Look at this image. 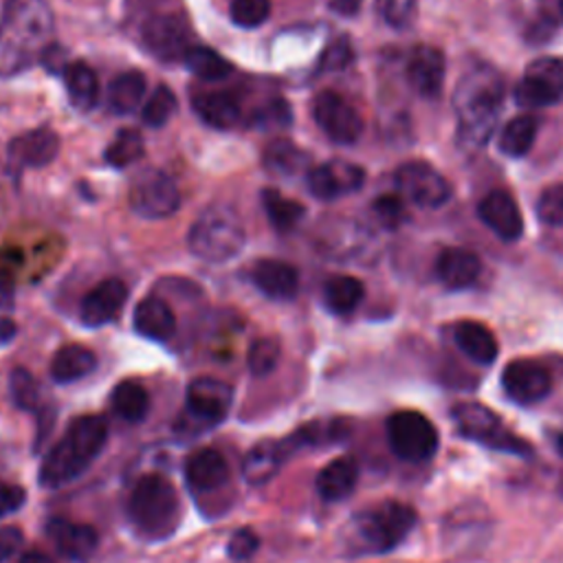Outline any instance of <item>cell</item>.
<instances>
[{
	"instance_id": "obj_31",
	"label": "cell",
	"mask_w": 563,
	"mask_h": 563,
	"mask_svg": "<svg viewBox=\"0 0 563 563\" xmlns=\"http://www.w3.org/2000/svg\"><path fill=\"white\" fill-rule=\"evenodd\" d=\"M366 298L364 282L353 275H335L324 285V302L335 315H351Z\"/></svg>"
},
{
	"instance_id": "obj_36",
	"label": "cell",
	"mask_w": 563,
	"mask_h": 563,
	"mask_svg": "<svg viewBox=\"0 0 563 563\" xmlns=\"http://www.w3.org/2000/svg\"><path fill=\"white\" fill-rule=\"evenodd\" d=\"M262 205H264V211H266L271 225L277 231H291L294 227H298V222L307 214L305 205H300L298 200H291L287 196H282L275 189L262 192Z\"/></svg>"
},
{
	"instance_id": "obj_47",
	"label": "cell",
	"mask_w": 563,
	"mask_h": 563,
	"mask_svg": "<svg viewBox=\"0 0 563 563\" xmlns=\"http://www.w3.org/2000/svg\"><path fill=\"white\" fill-rule=\"evenodd\" d=\"M257 545H260L257 535L251 528H242L231 535V539L227 543V554L233 561H246L257 552Z\"/></svg>"
},
{
	"instance_id": "obj_52",
	"label": "cell",
	"mask_w": 563,
	"mask_h": 563,
	"mask_svg": "<svg viewBox=\"0 0 563 563\" xmlns=\"http://www.w3.org/2000/svg\"><path fill=\"white\" fill-rule=\"evenodd\" d=\"M361 3H364V0H331V10L340 16L351 19V16H357Z\"/></svg>"
},
{
	"instance_id": "obj_20",
	"label": "cell",
	"mask_w": 563,
	"mask_h": 563,
	"mask_svg": "<svg viewBox=\"0 0 563 563\" xmlns=\"http://www.w3.org/2000/svg\"><path fill=\"white\" fill-rule=\"evenodd\" d=\"M407 80L421 97H438L445 84V56L436 47L418 45L407 62Z\"/></svg>"
},
{
	"instance_id": "obj_54",
	"label": "cell",
	"mask_w": 563,
	"mask_h": 563,
	"mask_svg": "<svg viewBox=\"0 0 563 563\" xmlns=\"http://www.w3.org/2000/svg\"><path fill=\"white\" fill-rule=\"evenodd\" d=\"M19 563H54V559H49L47 554H43V552H38V550H32V552L23 554Z\"/></svg>"
},
{
	"instance_id": "obj_10",
	"label": "cell",
	"mask_w": 563,
	"mask_h": 563,
	"mask_svg": "<svg viewBox=\"0 0 563 563\" xmlns=\"http://www.w3.org/2000/svg\"><path fill=\"white\" fill-rule=\"evenodd\" d=\"M397 187L418 207L438 209L453 196L451 183L425 161H407L397 170Z\"/></svg>"
},
{
	"instance_id": "obj_22",
	"label": "cell",
	"mask_w": 563,
	"mask_h": 563,
	"mask_svg": "<svg viewBox=\"0 0 563 563\" xmlns=\"http://www.w3.org/2000/svg\"><path fill=\"white\" fill-rule=\"evenodd\" d=\"M253 285L271 300H291L300 287V273L296 266L282 260H260L255 262L253 271Z\"/></svg>"
},
{
	"instance_id": "obj_28",
	"label": "cell",
	"mask_w": 563,
	"mask_h": 563,
	"mask_svg": "<svg viewBox=\"0 0 563 563\" xmlns=\"http://www.w3.org/2000/svg\"><path fill=\"white\" fill-rule=\"evenodd\" d=\"M196 115L216 130H229L238 126L242 111L231 93H203L194 97Z\"/></svg>"
},
{
	"instance_id": "obj_29",
	"label": "cell",
	"mask_w": 563,
	"mask_h": 563,
	"mask_svg": "<svg viewBox=\"0 0 563 563\" xmlns=\"http://www.w3.org/2000/svg\"><path fill=\"white\" fill-rule=\"evenodd\" d=\"M97 368V357L93 351L80 344H69L60 348L51 361V377L56 383L69 386L89 377Z\"/></svg>"
},
{
	"instance_id": "obj_15",
	"label": "cell",
	"mask_w": 563,
	"mask_h": 563,
	"mask_svg": "<svg viewBox=\"0 0 563 563\" xmlns=\"http://www.w3.org/2000/svg\"><path fill=\"white\" fill-rule=\"evenodd\" d=\"M561 78V67L554 60L535 62L515 89L517 104L526 108H543L556 104L563 93Z\"/></svg>"
},
{
	"instance_id": "obj_43",
	"label": "cell",
	"mask_w": 563,
	"mask_h": 563,
	"mask_svg": "<svg viewBox=\"0 0 563 563\" xmlns=\"http://www.w3.org/2000/svg\"><path fill=\"white\" fill-rule=\"evenodd\" d=\"M279 361V344L271 337H262V340H255L249 348V355H246V364H249V370L251 375L255 377H266L275 370Z\"/></svg>"
},
{
	"instance_id": "obj_42",
	"label": "cell",
	"mask_w": 563,
	"mask_h": 563,
	"mask_svg": "<svg viewBox=\"0 0 563 563\" xmlns=\"http://www.w3.org/2000/svg\"><path fill=\"white\" fill-rule=\"evenodd\" d=\"M229 14L238 27L255 30L268 21L271 0H231Z\"/></svg>"
},
{
	"instance_id": "obj_21",
	"label": "cell",
	"mask_w": 563,
	"mask_h": 563,
	"mask_svg": "<svg viewBox=\"0 0 563 563\" xmlns=\"http://www.w3.org/2000/svg\"><path fill=\"white\" fill-rule=\"evenodd\" d=\"M229 475L227 458L211 447L194 451L185 462V480L194 493L218 491L229 482Z\"/></svg>"
},
{
	"instance_id": "obj_40",
	"label": "cell",
	"mask_w": 563,
	"mask_h": 563,
	"mask_svg": "<svg viewBox=\"0 0 563 563\" xmlns=\"http://www.w3.org/2000/svg\"><path fill=\"white\" fill-rule=\"evenodd\" d=\"M10 392H12V401L16 407L27 410V412H38L43 405V394H41V386L36 381V377L25 370V368H16L12 372L10 379Z\"/></svg>"
},
{
	"instance_id": "obj_5",
	"label": "cell",
	"mask_w": 563,
	"mask_h": 563,
	"mask_svg": "<svg viewBox=\"0 0 563 563\" xmlns=\"http://www.w3.org/2000/svg\"><path fill=\"white\" fill-rule=\"evenodd\" d=\"M244 225L238 211L229 205L207 207L189 229V251L211 264L235 257L244 246Z\"/></svg>"
},
{
	"instance_id": "obj_12",
	"label": "cell",
	"mask_w": 563,
	"mask_h": 563,
	"mask_svg": "<svg viewBox=\"0 0 563 563\" xmlns=\"http://www.w3.org/2000/svg\"><path fill=\"white\" fill-rule=\"evenodd\" d=\"M313 117L322 133L342 146L355 143L364 133L359 111L335 91H324L313 102Z\"/></svg>"
},
{
	"instance_id": "obj_49",
	"label": "cell",
	"mask_w": 563,
	"mask_h": 563,
	"mask_svg": "<svg viewBox=\"0 0 563 563\" xmlns=\"http://www.w3.org/2000/svg\"><path fill=\"white\" fill-rule=\"evenodd\" d=\"M351 60H353V49H351L348 41H337L322 56V69L324 71H340L344 67H348Z\"/></svg>"
},
{
	"instance_id": "obj_45",
	"label": "cell",
	"mask_w": 563,
	"mask_h": 563,
	"mask_svg": "<svg viewBox=\"0 0 563 563\" xmlns=\"http://www.w3.org/2000/svg\"><path fill=\"white\" fill-rule=\"evenodd\" d=\"M414 8L416 0H381L383 21L394 30H403L412 21Z\"/></svg>"
},
{
	"instance_id": "obj_53",
	"label": "cell",
	"mask_w": 563,
	"mask_h": 563,
	"mask_svg": "<svg viewBox=\"0 0 563 563\" xmlns=\"http://www.w3.org/2000/svg\"><path fill=\"white\" fill-rule=\"evenodd\" d=\"M16 333H19L16 322L10 320V318L0 315V346H8V344L16 337Z\"/></svg>"
},
{
	"instance_id": "obj_44",
	"label": "cell",
	"mask_w": 563,
	"mask_h": 563,
	"mask_svg": "<svg viewBox=\"0 0 563 563\" xmlns=\"http://www.w3.org/2000/svg\"><path fill=\"white\" fill-rule=\"evenodd\" d=\"M537 216L545 225H563V185H552L541 192L537 203Z\"/></svg>"
},
{
	"instance_id": "obj_4",
	"label": "cell",
	"mask_w": 563,
	"mask_h": 563,
	"mask_svg": "<svg viewBox=\"0 0 563 563\" xmlns=\"http://www.w3.org/2000/svg\"><path fill=\"white\" fill-rule=\"evenodd\" d=\"M416 510L410 504L386 499L359 515L346 528L351 554H386L399 548L416 526Z\"/></svg>"
},
{
	"instance_id": "obj_50",
	"label": "cell",
	"mask_w": 563,
	"mask_h": 563,
	"mask_svg": "<svg viewBox=\"0 0 563 563\" xmlns=\"http://www.w3.org/2000/svg\"><path fill=\"white\" fill-rule=\"evenodd\" d=\"M375 214L379 216V220L388 227H397L403 220V203L397 196H381L375 203Z\"/></svg>"
},
{
	"instance_id": "obj_24",
	"label": "cell",
	"mask_w": 563,
	"mask_h": 563,
	"mask_svg": "<svg viewBox=\"0 0 563 563\" xmlns=\"http://www.w3.org/2000/svg\"><path fill=\"white\" fill-rule=\"evenodd\" d=\"M60 152V139L49 128H38L27 135L16 137L10 143V154L16 165L23 168H45Z\"/></svg>"
},
{
	"instance_id": "obj_38",
	"label": "cell",
	"mask_w": 563,
	"mask_h": 563,
	"mask_svg": "<svg viewBox=\"0 0 563 563\" xmlns=\"http://www.w3.org/2000/svg\"><path fill=\"white\" fill-rule=\"evenodd\" d=\"M143 154H146V141H143L141 133H137L135 128H124L113 139V143L106 148L104 159L111 168L124 170V168L137 163Z\"/></svg>"
},
{
	"instance_id": "obj_27",
	"label": "cell",
	"mask_w": 563,
	"mask_h": 563,
	"mask_svg": "<svg viewBox=\"0 0 563 563\" xmlns=\"http://www.w3.org/2000/svg\"><path fill=\"white\" fill-rule=\"evenodd\" d=\"M456 346L475 364L491 366L497 359V340L495 335L480 322H460L456 326Z\"/></svg>"
},
{
	"instance_id": "obj_55",
	"label": "cell",
	"mask_w": 563,
	"mask_h": 563,
	"mask_svg": "<svg viewBox=\"0 0 563 563\" xmlns=\"http://www.w3.org/2000/svg\"><path fill=\"white\" fill-rule=\"evenodd\" d=\"M0 307H12V287L8 282H0Z\"/></svg>"
},
{
	"instance_id": "obj_18",
	"label": "cell",
	"mask_w": 563,
	"mask_h": 563,
	"mask_svg": "<svg viewBox=\"0 0 563 563\" xmlns=\"http://www.w3.org/2000/svg\"><path fill=\"white\" fill-rule=\"evenodd\" d=\"M480 220L502 240L513 242L524 233V218L515 198L504 189H493L478 205Z\"/></svg>"
},
{
	"instance_id": "obj_33",
	"label": "cell",
	"mask_w": 563,
	"mask_h": 563,
	"mask_svg": "<svg viewBox=\"0 0 563 563\" xmlns=\"http://www.w3.org/2000/svg\"><path fill=\"white\" fill-rule=\"evenodd\" d=\"M537 130H539L537 117H532V115L515 117L499 133V139H497L499 152L506 157H513V159L528 154L537 139Z\"/></svg>"
},
{
	"instance_id": "obj_25",
	"label": "cell",
	"mask_w": 563,
	"mask_h": 563,
	"mask_svg": "<svg viewBox=\"0 0 563 563\" xmlns=\"http://www.w3.org/2000/svg\"><path fill=\"white\" fill-rule=\"evenodd\" d=\"M359 482V464L355 458H337L329 462L318 475V493L326 502H342L346 499Z\"/></svg>"
},
{
	"instance_id": "obj_19",
	"label": "cell",
	"mask_w": 563,
	"mask_h": 563,
	"mask_svg": "<svg viewBox=\"0 0 563 563\" xmlns=\"http://www.w3.org/2000/svg\"><path fill=\"white\" fill-rule=\"evenodd\" d=\"M47 535L58 548L60 554H65L71 561H87L93 556V552L100 545V535L89 524H78L65 517H54L47 524Z\"/></svg>"
},
{
	"instance_id": "obj_39",
	"label": "cell",
	"mask_w": 563,
	"mask_h": 563,
	"mask_svg": "<svg viewBox=\"0 0 563 563\" xmlns=\"http://www.w3.org/2000/svg\"><path fill=\"white\" fill-rule=\"evenodd\" d=\"M264 163L268 170L277 172V174H296L305 163H307V157L305 152L294 146L291 141L287 139H277L273 141L268 148H266V154H264Z\"/></svg>"
},
{
	"instance_id": "obj_35",
	"label": "cell",
	"mask_w": 563,
	"mask_h": 563,
	"mask_svg": "<svg viewBox=\"0 0 563 563\" xmlns=\"http://www.w3.org/2000/svg\"><path fill=\"white\" fill-rule=\"evenodd\" d=\"M113 410L126 423H141L150 412V397L143 386L122 381L113 392Z\"/></svg>"
},
{
	"instance_id": "obj_2",
	"label": "cell",
	"mask_w": 563,
	"mask_h": 563,
	"mask_svg": "<svg viewBox=\"0 0 563 563\" xmlns=\"http://www.w3.org/2000/svg\"><path fill=\"white\" fill-rule=\"evenodd\" d=\"M504 102V82L491 67H473L456 89L458 141L462 148H482L497 124Z\"/></svg>"
},
{
	"instance_id": "obj_11",
	"label": "cell",
	"mask_w": 563,
	"mask_h": 563,
	"mask_svg": "<svg viewBox=\"0 0 563 563\" xmlns=\"http://www.w3.org/2000/svg\"><path fill=\"white\" fill-rule=\"evenodd\" d=\"M141 38L146 49L163 62L183 60L185 54L194 47L187 21L174 12L150 16L141 27Z\"/></svg>"
},
{
	"instance_id": "obj_30",
	"label": "cell",
	"mask_w": 563,
	"mask_h": 563,
	"mask_svg": "<svg viewBox=\"0 0 563 563\" xmlns=\"http://www.w3.org/2000/svg\"><path fill=\"white\" fill-rule=\"evenodd\" d=\"M285 460H287V453L282 449V443H271V440L260 443L246 453L242 462L244 480L249 484H264L279 471Z\"/></svg>"
},
{
	"instance_id": "obj_7",
	"label": "cell",
	"mask_w": 563,
	"mask_h": 563,
	"mask_svg": "<svg viewBox=\"0 0 563 563\" xmlns=\"http://www.w3.org/2000/svg\"><path fill=\"white\" fill-rule=\"evenodd\" d=\"M451 416L458 432L473 443L521 458L532 456V447L524 438L506 429L502 418L480 403H458Z\"/></svg>"
},
{
	"instance_id": "obj_17",
	"label": "cell",
	"mask_w": 563,
	"mask_h": 563,
	"mask_svg": "<svg viewBox=\"0 0 563 563\" xmlns=\"http://www.w3.org/2000/svg\"><path fill=\"white\" fill-rule=\"evenodd\" d=\"M128 300V287L117 277H108L91 289L80 305V320L89 329H100L113 322Z\"/></svg>"
},
{
	"instance_id": "obj_6",
	"label": "cell",
	"mask_w": 563,
	"mask_h": 563,
	"mask_svg": "<svg viewBox=\"0 0 563 563\" xmlns=\"http://www.w3.org/2000/svg\"><path fill=\"white\" fill-rule=\"evenodd\" d=\"M128 513L137 528L152 537L172 532L181 517L179 493L163 475H143L133 486Z\"/></svg>"
},
{
	"instance_id": "obj_41",
	"label": "cell",
	"mask_w": 563,
	"mask_h": 563,
	"mask_svg": "<svg viewBox=\"0 0 563 563\" xmlns=\"http://www.w3.org/2000/svg\"><path fill=\"white\" fill-rule=\"evenodd\" d=\"M176 111H179L176 95L168 87H157L154 93L148 97L141 117L148 126L161 128L176 115Z\"/></svg>"
},
{
	"instance_id": "obj_26",
	"label": "cell",
	"mask_w": 563,
	"mask_h": 563,
	"mask_svg": "<svg viewBox=\"0 0 563 563\" xmlns=\"http://www.w3.org/2000/svg\"><path fill=\"white\" fill-rule=\"evenodd\" d=\"M135 331L148 340L168 342L176 333V318L172 309L159 298H146L135 309Z\"/></svg>"
},
{
	"instance_id": "obj_3",
	"label": "cell",
	"mask_w": 563,
	"mask_h": 563,
	"mask_svg": "<svg viewBox=\"0 0 563 563\" xmlns=\"http://www.w3.org/2000/svg\"><path fill=\"white\" fill-rule=\"evenodd\" d=\"M108 440V423L104 416L76 418L65 438L45 456L41 467V484L45 489H60L78 480L102 453Z\"/></svg>"
},
{
	"instance_id": "obj_57",
	"label": "cell",
	"mask_w": 563,
	"mask_h": 563,
	"mask_svg": "<svg viewBox=\"0 0 563 563\" xmlns=\"http://www.w3.org/2000/svg\"><path fill=\"white\" fill-rule=\"evenodd\" d=\"M561 14H563V0H561Z\"/></svg>"
},
{
	"instance_id": "obj_16",
	"label": "cell",
	"mask_w": 563,
	"mask_h": 563,
	"mask_svg": "<svg viewBox=\"0 0 563 563\" xmlns=\"http://www.w3.org/2000/svg\"><path fill=\"white\" fill-rule=\"evenodd\" d=\"M366 172L348 161L335 159L324 165H318L309 172V189L320 200H335L340 196L361 189Z\"/></svg>"
},
{
	"instance_id": "obj_46",
	"label": "cell",
	"mask_w": 563,
	"mask_h": 563,
	"mask_svg": "<svg viewBox=\"0 0 563 563\" xmlns=\"http://www.w3.org/2000/svg\"><path fill=\"white\" fill-rule=\"evenodd\" d=\"M294 122L291 117V108L287 106V102H271L266 108H262L255 117H253V124L262 126V128H285Z\"/></svg>"
},
{
	"instance_id": "obj_34",
	"label": "cell",
	"mask_w": 563,
	"mask_h": 563,
	"mask_svg": "<svg viewBox=\"0 0 563 563\" xmlns=\"http://www.w3.org/2000/svg\"><path fill=\"white\" fill-rule=\"evenodd\" d=\"M146 97V76L139 71H126L113 80L108 89V104L117 115L133 113Z\"/></svg>"
},
{
	"instance_id": "obj_13",
	"label": "cell",
	"mask_w": 563,
	"mask_h": 563,
	"mask_svg": "<svg viewBox=\"0 0 563 563\" xmlns=\"http://www.w3.org/2000/svg\"><path fill=\"white\" fill-rule=\"evenodd\" d=\"M506 397L519 405H535L552 392L550 370L532 359H515L502 372Z\"/></svg>"
},
{
	"instance_id": "obj_48",
	"label": "cell",
	"mask_w": 563,
	"mask_h": 563,
	"mask_svg": "<svg viewBox=\"0 0 563 563\" xmlns=\"http://www.w3.org/2000/svg\"><path fill=\"white\" fill-rule=\"evenodd\" d=\"M27 502V493L23 486L12 482H0V517H8L21 510Z\"/></svg>"
},
{
	"instance_id": "obj_9",
	"label": "cell",
	"mask_w": 563,
	"mask_h": 563,
	"mask_svg": "<svg viewBox=\"0 0 563 563\" xmlns=\"http://www.w3.org/2000/svg\"><path fill=\"white\" fill-rule=\"evenodd\" d=\"M181 207V192L176 183L161 170L141 172L130 187V209L148 220L172 216Z\"/></svg>"
},
{
	"instance_id": "obj_56",
	"label": "cell",
	"mask_w": 563,
	"mask_h": 563,
	"mask_svg": "<svg viewBox=\"0 0 563 563\" xmlns=\"http://www.w3.org/2000/svg\"><path fill=\"white\" fill-rule=\"evenodd\" d=\"M556 447H559V451L563 453V434L556 438Z\"/></svg>"
},
{
	"instance_id": "obj_23",
	"label": "cell",
	"mask_w": 563,
	"mask_h": 563,
	"mask_svg": "<svg viewBox=\"0 0 563 563\" xmlns=\"http://www.w3.org/2000/svg\"><path fill=\"white\" fill-rule=\"evenodd\" d=\"M482 262L480 257L462 246H449L443 249L436 260V275L447 289L460 291L471 287L473 282L480 277Z\"/></svg>"
},
{
	"instance_id": "obj_14",
	"label": "cell",
	"mask_w": 563,
	"mask_h": 563,
	"mask_svg": "<svg viewBox=\"0 0 563 563\" xmlns=\"http://www.w3.org/2000/svg\"><path fill=\"white\" fill-rule=\"evenodd\" d=\"M233 390L229 383L211 377H203L187 388V414L198 423L214 427L222 423L231 410Z\"/></svg>"
},
{
	"instance_id": "obj_8",
	"label": "cell",
	"mask_w": 563,
	"mask_h": 563,
	"mask_svg": "<svg viewBox=\"0 0 563 563\" xmlns=\"http://www.w3.org/2000/svg\"><path fill=\"white\" fill-rule=\"evenodd\" d=\"M388 443L397 458L405 462H427L440 447L438 429L421 412L403 410L388 418Z\"/></svg>"
},
{
	"instance_id": "obj_37",
	"label": "cell",
	"mask_w": 563,
	"mask_h": 563,
	"mask_svg": "<svg viewBox=\"0 0 563 563\" xmlns=\"http://www.w3.org/2000/svg\"><path fill=\"white\" fill-rule=\"evenodd\" d=\"M183 65L189 69V73H194L198 80H205V82H220L233 71V67L220 54L207 47H192L185 54Z\"/></svg>"
},
{
	"instance_id": "obj_1",
	"label": "cell",
	"mask_w": 563,
	"mask_h": 563,
	"mask_svg": "<svg viewBox=\"0 0 563 563\" xmlns=\"http://www.w3.org/2000/svg\"><path fill=\"white\" fill-rule=\"evenodd\" d=\"M56 21L47 0H8L0 16V76L14 78L45 60Z\"/></svg>"
},
{
	"instance_id": "obj_51",
	"label": "cell",
	"mask_w": 563,
	"mask_h": 563,
	"mask_svg": "<svg viewBox=\"0 0 563 563\" xmlns=\"http://www.w3.org/2000/svg\"><path fill=\"white\" fill-rule=\"evenodd\" d=\"M23 543V532L14 526L0 530V563H5Z\"/></svg>"
},
{
	"instance_id": "obj_32",
	"label": "cell",
	"mask_w": 563,
	"mask_h": 563,
	"mask_svg": "<svg viewBox=\"0 0 563 563\" xmlns=\"http://www.w3.org/2000/svg\"><path fill=\"white\" fill-rule=\"evenodd\" d=\"M65 84H67L69 100L78 111H91L95 106L100 82H97V73L89 65L84 62L67 65Z\"/></svg>"
}]
</instances>
